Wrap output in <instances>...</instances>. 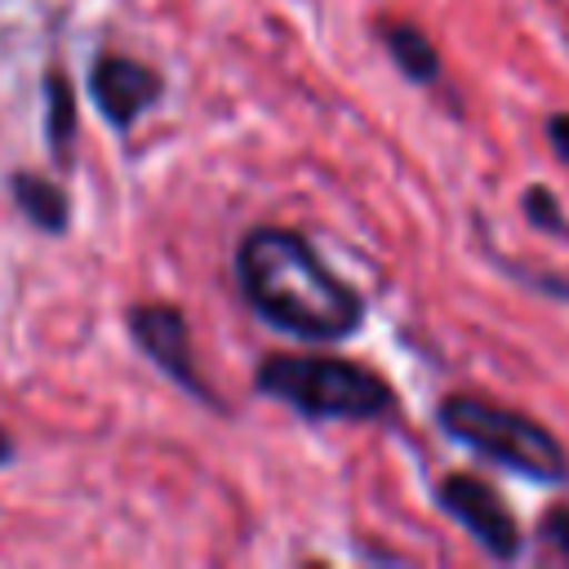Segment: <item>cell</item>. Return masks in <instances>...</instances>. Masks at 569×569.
Masks as SVG:
<instances>
[{"mask_svg":"<svg viewBox=\"0 0 569 569\" xmlns=\"http://www.w3.org/2000/svg\"><path fill=\"white\" fill-rule=\"evenodd\" d=\"M525 209H529V222L533 227H542V231H556V236H569V222H560L556 213V200H551V191L547 187H533L529 196H525Z\"/></svg>","mask_w":569,"mask_h":569,"instance_id":"30bf717a","label":"cell"},{"mask_svg":"<svg viewBox=\"0 0 569 569\" xmlns=\"http://www.w3.org/2000/svg\"><path fill=\"white\" fill-rule=\"evenodd\" d=\"M236 280L267 325L311 342L347 338L365 320L360 293L289 227H253L236 249Z\"/></svg>","mask_w":569,"mask_h":569,"instance_id":"6da1fadb","label":"cell"},{"mask_svg":"<svg viewBox=\"0 0 569 569\" xmlns=\"http://www.w3.org/2000/svg\"><path fill=\"white\" fill-rule=\"evenodd\" d=\"M382 44H387V53L396 58V67H400L409 80H436L440 53H436V44H431L413 22H391V27H382Z\"/></svg>","mask_w":569,"mask_h":569,"instance_id":"9c48e42d","label":"cell"},{"mask_svg":"<svg viewBox=\"0 0 569 569\" xmlns=\"http://www.w3.org/2000/svg\"><path fill=\"white\" fill-rule=\"evenodd\" d=\"M547 138H551L556 156H560V160H569V111H560V116H551V120H547Z\"/></svg>","mask_w":569,"mask_h":569,"instance_id":"7c38bea8","label":"cell"},{"mask_svg":"<svg viewBox=\"0 0 569 569\" xmlns=\"http://www.w3.org/2000/svg\"><path fill=\"white\" fill-rule=\"evenodd\" d=\"M9 196H13V209L44 236H62L71 227V196L58 178H44V173H31V169H13L9 173Z\"/></svg>","mask_w":569,"mask_h":569,"instance_id":"52a82bcc","label":"cell"},{"mask_svg":"<svg viewBox=\"0 0 569 569\" xmlns=\"http://www.w3.org/2000/svg\"><path fill=\"white\" fill-rule=\"evenodd\" d=\"M13 458H18V445H13V436L0 427V467H9Z\"/></svg>","mask_w":569,"mask_h":569,"instance_id":"4fadbf2b","label":"cell"},{"mask_svg":"<svg viewBox=\"0 0 569 569\" xmlns=\"http://www.w3.org/2000/svg\"><path fill=\"white\" fill-rule=\"evenodd\" d=\"M164 93V76L129 53H98L89 67V98L98 107V116L111 129H133V120L156 107Z\"/></svg>","mask_w":569,"mask_h":569,"instance_id":"5b68a950","label":"cell"},{"mask_svg":"<svg viewBox=\"0 0 569 569\" xmlns=\"http://www.w3.org/2000/svg\"><path fill=\"white\" fill-rule=\"evenodd\" d=\"M80 116H76V89L62 76V67L44 71V142L58 164H71V142H76Z\"/></svg>","mask_w":569,"mask_h":569,"instance_id":"ba28073f","label":"cell"},{"mask_svg":"<svg viewBox=\"0 0 569 569\" xmlns=\"http://www.w3.org/2000/svg\"><path fill=\"white\" fill-rule=\"evenodd\" d=\"M440 511H449L493 560H516L520 556V525L507 511V502L480 480V476H445L436 489Z\"/></svg>","mask_w":569,"mask_h":569,"instance_id":"277c9868","label":"cell"},{"mask_svg":"<svg viewBox=\"0 0 569 569\" xmlns=\"http://www.w3.org/2000/svg\"><path fill=\"white\" fill-rule=\"evenodd\" d=\"M258 391L316 422H373L391 409V387L373 369L338 356H267L258 365Z\"/></svg>","mask_w":569,"mask_h":569,"instance_id":"7a4b0ae2","label":"cell"},{"mask_svg":"<svg viewBox=\"0 0 569 569\" xmlns=\"http://www.w3.org/2000/svg\"><path fill=\"white\" fill-rule=\"evenodd\" d=\"M542 547H547L556 560L569 565V511H551V516L542 520Z\"/></svg>","mask_w":569,"mask_h":569,"instance_id":"8fae6325","label":"cell"},{"mask_svg":"<svg viewBox=\"0 0 569 569\" xmlns=\"http://www.w3.org/2000/svg\"><path fill=\"white\" fill-rule=\"evenodd\" d=\"M440 427L445 436H453L458 445H467L471 453L525 476V480H542V485H565L569 480V453L565 445L533 418L480 400V396H449L440 405Z\"/></svg>","mask_w":569,"mask_h":569,"instance_id":"3957f363","label":"cell"},{"mask_svg":"<svg viewBox=\"0 0 569 569\" xmlns=\"http://www.w3.org/2000/svg\"><path fill=\"white\" fill-rule=\"evenodd\" d=\"M129 333L151 356V365L160 373H169L182 391H191L196 400H213L204 378L196 373L191 329H187V316L178 307H169V302H138V307H129Z\"/></svg>","mask_w":569,"mask_h":569,"instance_id":"8992f818","label":"cell"}]
</instances>
